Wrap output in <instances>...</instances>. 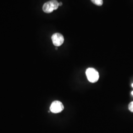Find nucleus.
Masks as SVG:
<instances>
[{"label":"nucleus","mask_w":133,"mask_h":133,"mask_svg":"<svg viewBox=\"0 0 133 133\" xmlns=\"http://www.w3.org/2000/svg\"><path fill=\"white\" fill-rule=\"evenodd\" d=\"M53 43L55 46H60L64 42V38L62 34L60 33L54 34L51 37Z\"/></svg>","instance_id":"obj_4"},{"label":"nucleus","mask_w":133,"mask_h":133,"mask_svg":"<svg viewBox=\"0 0 133 133\" xmlns=\"http://www.w3.org/2000/svg\"><path fill=\"white\" fill-rule=\"evenodd\" d=\"M86 75L89 81L91 83H95L99 78V74L95 69L89 68L86 71Z\"/></svg>","instance_id":"obj_2"},{"label":"nucleus","mask_w":133,"mask_h":133,"mask_svg":"<svg viewBox=\"0 0 133 133\" xmlns=\"http://www.w3.org/2000/svg\"><path fill=\"white\" fill-rule=\"evenodd\" d=\"M132 87H133V83L132 84Z\"/></svg>","instance_id":"obj_9"},{"label":"nucleus","mask_w":133,"mask_h":133,"mask_svg":"<svg viewBox=\"0 0 133 133\" xmlns=\"http://www.w3.org/2000/svg\"><path fill=\"white\" fill-rule=\"evenodd\" d=\"M129 109L130 111L133 112V102H131L128 106Z\"/></svg>","instance_id":"obj_6"},{"label":"nucleus","mask_w":133,"mask_h":133,"mask_svg":"<svg viewBox=\"0 0 133 133\" xmlns=\"http://www.w3.org/2000/svg\"><path fill=\"white\" fill-rule=\"evenodd\" d=\"M91 1L95 5L101 6L103 4V0H91Z\"/></svg>","instance_id":"obj_5"},{"label":"nucleus","mask_w":133,"mask_h":133,"mask_svg":"<svg viewBox=\"0 0 133 133\" xmlns=\"http://www.w3.org/2000/svg\"><path fill=\"white\" fill-rule=\"evenodd\" d=\"M131 94H132V95H133V91L132 92V93H131Z\"/></svg>","instance_id":"obj_8"},{"label":"nucleus","mask_w":133,"mask_h":133,"mask_svg":"<svg viewBox=\"0 0 133 133\" xmlns=\"http://www.w3.org/2000/svg\"><path fill=\"white\" fill-rule=\"evenodd\" d=\"M62 5V2H60V3H59V6H61Z\"/></svg>","instance_id":"obj_7"},{"label":"nucleus","mask_w":133,"mask_h":133,"mask_svg":"<svg viewBox=\"0 0 133 133\" xmlns=\"http://www.w3.org/2000/svg\"><path fill=\"white\" fill-rule=\"evenodd\" d=\"M59 7V3L56 0H51L44 4L43 11L47 14L52 12L53 10H57Z\"/></svg>","instance_id":"obj_1"},{"label":"nucleus","mask_w":133,"mask_h":133,"mask_svg":"<svg viewBox=\"0 0 133 133\" xmlns=\"http://www.w3.org/2000/svg\"><path fill=\"white\" fill-rule=\"evenodd\" d=\"M64 109V105L62 103L58 101H54L50 107V110L54 114L61 112Z\"/></svg>","instance_id":"obj_3"},{"label":"nucleus","mask_w":133,"mask_h":133,"mask_svg":"<svg viewBox=\"0 0 133 133\" xmlns=\"http://www.w3.org/2000/svg\"><path fill=\"white\" fill-rule=\"evenodd\" d=\"M55 49H56V50H57V48H55Z\"/></svg>","instance_id":"obj_10"}]
</instances>
